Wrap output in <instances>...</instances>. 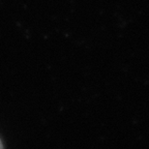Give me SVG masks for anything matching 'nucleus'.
<instances>
[{
  "label": "nucleus",
  "instance_id": "f257e3e1",
  "mask_svg": "<svg viewBox=\"0 0 149 149\" xmlns=\"http://www.w3.org/2000/svg\"><path fill=\"white\" fill-rule=\"evenodd\" d=\"M0 148H2V144H1V142H0Z\"/></svg>",
  "mask_w": 149,
  "mask_h": 149
}]
</instances>
